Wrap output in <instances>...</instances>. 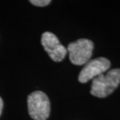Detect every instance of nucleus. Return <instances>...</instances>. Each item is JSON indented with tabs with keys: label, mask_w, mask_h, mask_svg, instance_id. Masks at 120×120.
Masks as SVG:
<instances>
[{
	"label": "nucleus",
	"mask_w": 120,
	"mask_h": 120,
	"mask_svg": "<svg viewBox=\"0 0 120 120\" xmlns=\"http://www.w3.org/2000/svg\"><path fill=\"white\" fill-rule=\"evenodd\" d=\"M30 2L37 6H45L49 5L51 1L50 0H31Z\"/></svg>",
	"instance_id": "6"
},
{
	"label": "nucleus",
	"mask_w": 120,
	"mask_h": 120,
	"mask_svg": "<svg viewBox=\"0 0 120 120\" xmlns=\"http://www.w3.org/2000/svg\"><path fill=\"white\" fill-rule=\"evenodd\" d=\"M41 45L50 58L55 62H61L67 53V49L59 42L58 38L51 32L43 34Z\"/></svg>",
	"instance_id": "5"
},
{
	"label": "nucleus",
	"mask_w": 120,
	"mask_h": 120,
	"mask_svg": "<svg viewBox=\"0 0 120 120\" xmlns=\"http://www.w3.org/2000/svg\"><path fill=\"white\" fill-rule=\"evenodd\" d=\"M69 60L76 66L87 64L92 56L94 44L90 40L79 39L69 44L67 48Z\"/></svg>",
	"instance_id": "3"
},
{
	"label": "nucleus",
	"mask_w": 120,
	"mask_h": 120,
	"mask_svg": "<svg viewBox=\"0 0 120 120\" xmlns=\"http://www.w3.org/2000/svg\"><path fill=\"white\" fill-rule=\"evenodd\" d=\"M2 109H3V101L0 97V116L2 114Z\"/></svg>",
	"instance_id": "7"
},
{
	"label": "nucleus",
	"mask_w": 120,
	"mask_h": 120,
	"mask_svg": "<svg viewBox=\"0 0 120 120\" xmlns=\"http://www.w3.org/2000/svg\"><path fill=\"white\" fill-rule=\"evenodd\" d=\"M120 83V69H113L94 79L90 94L98 98H105L113 92Z\"/></svg>",
	"instance_id": "1"
},
{
	"label": "nucleus",
	"mask_w": 120,
	"mask_h": 120,
	"mask_svg": "<svg viewBox=\"0 0 120 120\" xmlns=\"http://www.w3.org/2000/svg\"><path fill=\"white\" fill-rule=\"evenodd\" d=\"M28 112L34 120H46L50 114V101L42 91H34L27 98Z\"/></svg>",
	"instance_id": "2"
},
{
	"label": "nucleus",
	"mask_w": 120,
	"mask_h": 120,
	"mask_svg": "<svg viewBox=\"0 0 120 120\" xmlns=\"http://www.w3.org/2000/svg\"><path fill=\"white\" fill-rule=\"evenodd\" d=\"M110 66V61L104 57L90 60L80 71L78 80L82 83H87L90 80L94 79L106 72L109 69Z\"/></svg>",
	"instance_id": "4"
}]
</instances>
